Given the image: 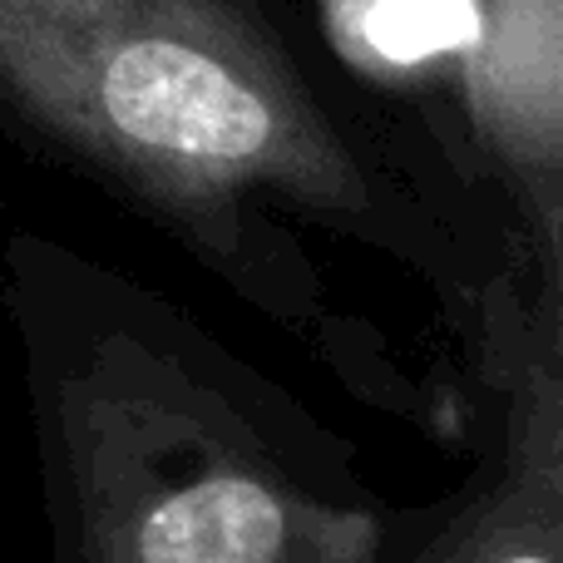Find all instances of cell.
Returning <instances> with one entry per match:
<instances>
[{"instance_id":"cell-1","label":"cell","mask_w":563,"mask_h":563,"mask_svg":"<svg viewBox=\"0 0 563 563\" xmlns=\"http://www.w3.org/2000/svg\"><path fill=\"white\" fill-rule=\"evenodd\" d=\"M0 99L164 218L356 400L460 445L470 410L455 366L420 376L341 317L273 213L400 253L460 341L525 273H499L400 213L247 0H0Z\"/></svg>"},{"instance_id":"cell-2","label":"cell","mask_w":563,"mask_h":563,"mask_svg":"<svg viewBox=\"0 0 563 563\" xmlns=\"http://www.w3.org/2000/svg\"><path fill=\"white\" fill-rule=\"evenodd\" d=\"M10 331L49 563H396L356 440L184 307L30 253Z\"/></svg>"},{"instance_id":"cell-3","label":"cell","mask_w":563,"mask_h":563,"mask_svg":"<svg viewBox=\"0 0 563 563\" xmlns=\"http://www.w3.org/2000/svg\"><path fill=\"white\" fill-rule=\"evenodd\" d=\"M455 371L465 475L406 505L396 563H563V291L499 287Z\"/></svg>"},{"instance_id":"cell-4","label":"cell","mask_w":563,"mask_h":563,"mask_svg":"<svg viewBox=\"0 0 563 563\" xmlns=\"http://www.w3.org/2000/svg\"><path fill=\"white\" fill-rule=\"evenodd\" d=\"M470 114L515 184L525 263L563 287V0H475L465 55Z\"/></svg>"},{"instance_id":"cell-5","label":"cell","mask_w":563,"mask_h":563,"mask_svg":"<svg viewBox=\"0 0 563 563\" xmlns=\"http://www.w3.org/2000/svg\"><path fill=\"white\" fill-rule=\"evenodd\" d=\"M327 15L346 55L371 69H420L475 35V0H327Z\"/></svg>"}]
</instances>
